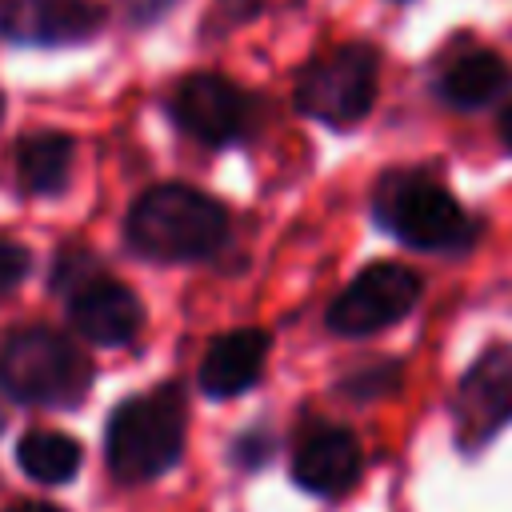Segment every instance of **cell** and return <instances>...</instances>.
<instances>
[{"instance_id": "cell-4", "label": "cell", "mask_w": 512, "mask_h": 512, "mask_svg": "<svg viewBox=\"0 0 512 512\" xmlns=\"http://www.w3.org/2000/svg\"><path fill=\"white\" fill-rule=\"evenodd\" d=\"M88 384V356L52 328H20L0 344V388L20 404L72 408Z\"/></svg>"}, {"instance_id": "cell-13", "label": "cell", "mask_w": 512, "mask_h": 512, "mask_svg": "<svg viewBox=\"0 0 512 512\" xmlns=\"http://www.w3.org/2000/svg\"><path fill=\"white\" fill-rule=\"evenodd\" d=\"M512 88V72L492 48H464L436 76V96L452 108H484Z\"/></svg>"}, {"instance_id": "cell-1", "label": "cell", "mask_w": 512, "mask_h": 512, "mask_svg": "<svg viewBox=\"0 0 512 512\" xmlns=\"http://www.w3.org/2000/svg\"><path fill=\"white\" fill-rule=\"evenodd\" d=\"M228 236V212L192 184H156L124 216V240L136 256L160 264L208 260Z\"/></svg>"}, {"instance_id": "cell-15", "label": "cell", "mask_w": 512, "mask_h": 512, "mask_svg": "<svg viewBox=\"0 0 512 512\" xmlns=\"http://www.w3.org/2000/svg\"><path fill=\"white\" fill-rule=\"evenodd\" d=\"M80 444L56 428H32L16 444V464L36 484H64L80 472Z\"/></svg>"}, {"instance_id": "cell-19", "label": "cell", "mask_w": 512, "mask_h": 512, "mask_svg": "<svg viewBox=\"0 0 512 512\" xmlns=\"http://www.w3.org/2000/svg\"><path fill=\"white\" fill-rule=\"evenodd\" d=\"M496 132H500V144L512 152V104L500 112V120H496Z\"/></svg>"}, {"instance_id": "cell-17", "label": "cell", "mask_w": 512, "mask_h": 512, "mask_svg": "<svg viewBox=\"0 0 512 512\" xmlns=\"http://www.w3.org/2000/svg\"><path fill=\"white\" fill-rule=\"evenodd\" d=\"M28 268H32V252H28L24 244L0 236V292L16 288V284L28 276Z\"/></svg>"}, {"instance_id": "cell-7", "label": "cell", "mask_w": 512, "mask_h": 512, "mask_svg": "<svg viewBox=\"0 0 512 512\" xmlns=\"http://www.w3.org/2000/svg\"><path fill=\"white\" fill-rule=\"evenodd\" d=\"M420 300V276L404 264H368L328 304V328L336 336H372L404 320Z\"/></svg>"}, {"instance_id": "cell-8", "label": "cell", "mask_w": 512, "mask_h": 512, "mask_svg": "<svg viewBox=\"0 0 512 512\" xmlns=\"http://www.w3.org/2000/svg\"><path fill=\"white\" fill-rule=\"evenodd\" d=\"M168 112L180 132H188L200 144L220 148V144H232L244 136L252 104H248L244 88H236L232 80L200 72V76L180 80V88L168 100Z\"/></svg>"}, {"instance_id": "cell-10", "label": "cell", "mask_w": 512, "mask_h": 512, "mask_svg": "<svg viewBox=\"0 0 512 512\" xmlns=\"http://www.w3.org/2000/svg\"><path fill=\"white\" fill-rule=\"evenodd\" d=\"M104 12L88 0H4L0 36L12 44H80L96 36Z\"/></svg>"}, {"instance_id": "cell-11", "label": "cell", "mask_w": 512, "mask_h": 512, "mask_svg": "<svg viewBox=\"0 0 512 512\" xmlns=\"http://www.w3.org/2000/svg\"><path fill=\"white\" fill-rule=\"evenodd\" d=\"M68 320L84 340L116 348V344H128L140 332L144 308H140V296L128 284H120L112 276H92L88 284L68 292Z\"/></svg>"}, {"instance_id": "cell-16", "label": "cell", "mask_w": 512, "mask_h": 512, "mask_svg": "<svg viewBox=\"0 0 512 512\" xmlns=\"http://www.w3.org/2000/svg\"><path fill=\"white\" fill-rule=\"evenodd\" d=\"M92 276H100V268H96L92 252H84V248H68V252H60V260H56L52 288L68 296V292H76L80 284H88Z\"/></svg>"}, {"instance_id": "cell-22", "label": "cell", "mask_w": 512, "mask_h": 512, "mask_svg": "<svg viewBox=\"0 0 512 512\" xmlns=\"http://www.w3.org/2000/svg\"><path fill=\"white\" fill-rule=\"evenodd\" d=\"M0 116H4V96H0Z\"/></svg>"}, {"instance_id": "cell-9", "label": "cell", "mask_w": 512, "mask_h": 512, "mask_svg": "<svg viewBox=\"0 0 512 512\" xmlns=\"http://www.w3.org/2000/svg\"><path fill=\"white\" fill-rule=\"evenodd\" d=\"M364 472L360 440L340 424H312L292 448V476L312 496H344Z\"/></svg>"}, {"instance_id": "cell-14", "label": "cell", "mask_w": 512, "mask_h": 512, "mask_svg": "<svg viewBox=\"0 0 512 512\" xmlns=\"http://www.w3.org/2000/svg\"><path fill=\"white\" fill-rule=\"evenodd\" d=\"M72 176V140L64 132H36L16 144V180L32 196H52Z\"/></svg>"}, {"instance_id": "cell-12", "label": "cell", "mask_w": 512, "mask_h": 512, "mask_svg": "<svg viewBox=\"0 0 512 512\" xmlns=\"http://www.w3.org/2000/svg\"><path fill=\"white\" fill-rule=\"evenodd\" d=\"M268 360V332L260 328H236L208 344L200 360V388L208 396H240L252 388Z\"/></svg>"}, {"instance_id": "cell-2", "label": "cell", "mask_w": 512, "mask_h": 512, "mask_svg": "<svg viewBox=\"0 0 512 512\" xmlns=\"http://www.w3.org/2000/svg\"><path fill=\"white\" fill-rule=\"evenodd\" d=\"M372 216L388 236L416 252H464L476 240V224L464 204L424 168H396L380 176Z\"/></svg>"}, {"instance_id": "cell-5", "label": "cell", "mask_w": 512, "mask_h": 512, "mask_svg": "<svg viewBox=\"0 0 512 512\" xmlns=\"http://www.w3.org/2000/svg\"><path fill=\"white\" fill-rule=\"evenodd\" d=\"M380 56L372 44H340L304 64L296 76V108L328 128H352L372 112Z\"/></svg>"}, {"instance_id": "cell-6", "label": "cell", "mask_w": 512, "mask_h": 512, "mask_svg": "<svg viewBox=\"0 0 512 512\" xmlns=\"http://www.w3.org/2000/svg\"><path fill=\"white\" fill-rule=\"evenodd\" d=\"M512 424V344H488L452 392V432L464 456H480Z\"/></svg>"}, {"instance_id": "cell-21", "label": "cell", "mask_w": 512, "mask_h": 512, "mask_svg": "<svg viewBox=\"0 0 512 512\" xmlns=\"http://www.w3.org/2000/svg\"><path fill=\"white\" fill-rule=\"evenodd\" d=\"M0 432H4V408H0Z\"/></svg>"}, {"instance_id": "cell-18", "label": "cell", "mask_w": 512, "mask_h": 512, "mask_svg": "<svg viewBox=\"0 0 512 512\" xmlns=\"http://www.w3.org/2000/svg\"><path fill=\"white\" fill-rule=\"evenodd\" d=\"M396 380H400V368L396 364H376L372 372L352 376L348 380V392H356V396H380V392L396 388Z\"/></svg>"}, {"instance_id": "cell-3", "label": "cell", "mask_w": 512, "mask_h": 512, "mask_svg": "<svg viewBox=\"0 0 512 512\" xmlns=\"http://www.w3.org/2000/svg\"><path fill=\"white\" fill-rule=\"evenodd\" d=\"M188 408L176 384L124 400L108 420V468L116 480H152L184 452Z\"/></svg>"}, {"instance_id": "cell-20", "label": "cell", "mask_w": 512, "mask_h": 512, "mask_svg": "<svg viewBox=\"0 0 512 512\" xmlns=\"http://www.w3.org/2000/svg\"><path fill=\"white\" fill-rule=\"evenodd\" d=\"M8 512H64V508H56L48 500H24V504H12Z\"/></svg>"}]
</instances>
